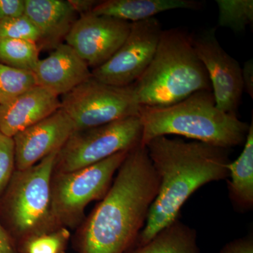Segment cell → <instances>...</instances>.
<instances>
[{
	"mask_svg": "<svg viewBox=\"0 0 253 253\" xmlns=\"http://www.w3.org/2000/svg\"><path fill=\"white\" fill-rule=\"evenodd\" d=\"M159 178L146 146L128 152L109 191L78 226L76 253H126L146 224Z\"/></svg>",
	"mask_w": 253,
	"mask_h": 253,
	"instance_id": "cell-1",
	"label": "cell"
},
{
	"mask_svg": "<svg viewBox=\"0 0 253 253\" xmlns=\"http://www.w3.org/2000/svg\"><path fill=\"white\" fill-rule=\"evenodd\" d=\"M159 178V189L136 242L144 244L179 219L191 195L206 184L229 176L227 149L158 136L144 145Z\"/></svg>",
	"mask_w": 253,
	"mask_h": 253,
	"instance_id": "cell-2",
	"label": "cell"
},
{
	"mask_svg": "<svg viewBox=\"0 0 253 253\" xmlns=\"http://www.w3.org/2000/svg\"><path fill=\"white\" fill-rule=\"evenodd\" d=\"M141 144L158 136L177 135L230 149L244 144L250 126L216 106L212 91H199L166 107L141 106Z\"/></svg>",
	"mask_w": 253,
	"mask_h": 253,
	"instance_id": "cell-3",
	"label": "cell"
},
{
	"mask_svg": "<svg viewBox=\"0 0 253 253\" xmlns=\"http://www.w3.org/2000/svg\"><path fill=\"white\" fill-rule=\"evenodd\" d=\"M138 104L166 107L199 91H212L192 37L179 28L163 31L151 63L132 84Z\"/></svg>",
	"mask_w": 253,
	"mask_h": 253,
	"instance_id": "cell-4",
	"label": "cell"
},
{
	"mask_svg": "<svg viewBox=\"0 0 253 253\" xmlns=\"http://www.w3.org/2000/svg\"><path fill=\"white\" fill-rule=\"evenodd\" d=\"M59 151L15 170L0 197V220L16 245L60 229L51 211V181Z\"/></svg>",
	"mask_w": 253,
	"mask_h": 253,
	"instance_id": "cell-5",
	"label": "cell"
},
{
	"mask_svg": "<svg viewBox=\"0 0 253 253\" xmlns=\"http://www.w3.org/2000/svg\"><path fill=\"white\" fill-rule=\"evenodd\" d=\"M129 151L72 172L53 173L51 211L59 228L69 229L80 226L85 218L86 206L104 197Z\"/></svg>",
	"mask_w": 253,
	"mask_h": 253,
	"instance_id": "cell-6",
	"label": "cell"
},
{
	"mask_svg": "<svg viewBox=\"0 0 253 253\" xmlns=\"http://www.w3.org/2000/svg\"><path fill=\"white\" fill-rule=\"evenodd\" d=\"M139 116H131L84 130L76 131L59 150L54 172L77 170L141 144Z\"/></svg>",
	"mask_w": 253,
	"mask_h": 253,
	"instance_id": "cell-7",
	"label": "cell"
},
{
	"mask_svg": "<svg viewBox=\"0 0 253 253\" xmlns=\"http://www.w3.org/2000/svg\"><path fill=\"white\" fill-rule=\"evenodd\" d=\"M60 99L61 109L71 118L75 131L139 116L141 107L136 101L132 84L110 85L93 77Z\"/></svg>",
	"mask_w": 253,
	"mask_h": 253,
	"instance_id": "cell-8",
	"label": "cell"
},
{
	"mask_svg": "<svg viewBox=\"0 0 253 253\" xmlns=\"http://www.w3.org/2000/svg\"><path fill=\"white\" fill-rule=\"evenodd\" d=\"M163 31L155 18L131 23L122 45L106 63L91 71L92 77L110 85H131L149 66Z\"/></svg>",
	"mask_w": 253,
	"mask_h": 253,
	"instance_id": "cell-9",
	"label": "cell"
},
{
	"mask_svg": "<svg viewBox=\"0 0 253 253\" xmlns=\"http://www.w3.org/2000/svg\"><path fill=\"white\" fill-rule=\"evenodd\" d=\"M191 37L196 54L207 71L216 106L223 112L236 116L244 93L242 68L221 47L215 28Z\"/></svg>",
	"mask_w": 253,
	"mask_h": 253,
	"instance_id": "cell-10",
	"label": "cell"
},
{
	"mask_svg": "<svg viewBox=\"0 0 253 253\" xmlns=\"http://www.w3.org/2000/svg\"><path fill=\"white\" fill-rule=\"evenodd\" d=\"M131 23L89 13L78 18L65 41L94 69L121 47L129 35Z\"/></svg>",
	"mask_w": 253,
	"mask_h": 253,
	"instance_id": "cell-11",
	"label": "cell"
},
{
	"mask_svg": "<svg viewBox=\"0 0 253 253\" xmlns=\"http://www.w3.org/2000/svg\"><path fill=\"white\" fill-rule=\"evenodd\" d=\"M75 131L71 118L62 109L20 131L14 141L16 170H24L59 151Z\"/></svg>",
	"mask_w": 253,
	"mask_h": 253,
	"instance_id": "cell-12",
	"label": "cell"
},
{
	"mask_svg": "<svg viewBox=\"0 0 253 253\" xmlns=\"http://www.w3.org/2000/svg\"><path fill=\"white\" fill-rule=\"evenodd\" d=\"M37 85L60 96L92 77L89 66L71 46L61 43L40 59L33 71Z\"/></svg>",
	"mask_w": 253,
	"mask_h": 253,
	"instance_id": "cell-13",
	"label": "cell"
},
{
	"mask_svg": "<svg viewBox=\"0 0 253 253\" xmlns=\"http://www.w3.org/2000/svg\"><path fill=\"white\" fill-rule=\"evenodd\" d=\"M61 99L36 86L6 104L0 105V131L14 137L61 109Z\"/></svg>",
	"mask_w": 253,
	"mask_h": 253,
	"instance_id": "cell-14",
	"label": "cell"
},
{
	"mask_svg": "<svg viewBox=\"0 0 253 253\" xmlns=\"http://www.w3.org/2000/svg\"><path fill=\"white\" fill-rule=\"evenodd\" d=\"M25 15L41 34V49L61 44L78 19L68 0H25Z\"/></svg>",
	"mask_w": 253,
	"mask_h": 253,
	"instance_id": "cell-15",
	"label": "cell"
},
{
	"mask_svg": "<svg viewBox=\"0 0 253 253\" xmlns=\"http://www.w3.org/2000/svg\"><path fill=\"white\" fill-rule=\"evenodd\" d=\"M201 7L202 3L194 0H106L99 1L91 13L136 23L154 18L164 11Z\"/></svg>",
	"mask_w": 253,
	"mask_h": 253,
	"instance_id": "cell-16",
	"label": "cell"
},
{
	"mask_svg": "<svg viewBox=\"0 0 253 253\" xmlns=\"http://www.w3.org/2000/svg\"><path fill=\"white\" fill-rule=\"evenodd\" d=\"M228 196L233 207L239 212L251 211L253 208V122L242 152L235 161L228 165Z\"/></svg>",
	"mask_w": 253,
	"mask_h": 253,
	"instance_id": "cell-17",
	"label": "cell"
},
{
	"mask_svg": "<svg viewBox=\"0 0 253 253\" xmlns=\"http://www.w3.org/2000/svg\"><path fill=\"white\" fill-rule=\"evenodd\" d=\"M126 253H200L197 233L179 219L144 244L134 243Z\"/></svg>",
	"mask_w": 253,
	"mask_h": 253,
	"instance_id": "cell-18",
	"label": "cell"
},
{
	"mask_svg": "<svg viewBox=\"0 0 253 253\" xmlns=\"http://www.w3.org/2000/svg\"><path fill=\"white\" fill-rule=\"evenodd\" d=\"M41 50L33 42L0 38V63L33 72L41 59Z\"/></svg>",
	"mask_w": 253,
	"mask_h": 253,
	"instance_id": "cell-19",
	"label": "cell"
},
{
	"mask_svg": "<svg viewBox=\"0 0 253 253\" xmlns=\"http://www.w3.org/2000/svg\"><path fill=\"white\" fill-rule=\"evenodd\" d=\"M218 24L235 33L246 31L253 22V0H217Z\"/></svg>",
	"mask_w": 253,
	"mask_h": 253,
	"instance_id": "cell-20",
	"label": "cell"
},
{
	"mask_svg": "<svg viewBox=\"0 0 253 253\" xmlns=\"http://www.w3.org/2000/svg\"><path fill=\"white\" fill-rule=\"evenodd\" d=\"M37 85L32 71L0 63V105L6 104Z\"/></svg>",
	"mask_w": 253,
	"mask_h": 253,
	"instance_id": "cell-21",
	"label": "cell"
},
{
	"mask_svg": "<svg viewBox=\"0 0 253 253\" xmlns=\"http://www.w3.org/2000/svg\"><path fill=\"white\" fill-rule=\"evenodd\" d=\"M71 234L69 229L60 228L57 230L36 236L21 246L23 253H61Z\"/></svg>",
	"mask_w": 253,
	"mask_h": 253,
	"instance_id": "cell-22",
	"label": "cell"
},
{
	"mask_svg": "<svg viewBox=\"0 0 253 253\" xmlns=\"http://www.w3.org/2000/svg\"><path fill=\"white\" fill-rule=\"evenodd\" d=\"M0 38L22 40L38 44L41 40L36 25L25 14L0 21Z\"/></svg>",
	"mask_w": 253,
	"mask_h": 253,
	"instance_id": "cell-23",
	"label": "cell"
},
{
	"mask_svg": "<svg viewBox=\"0 0 253 253\" xmlns=\"http://www.w3.org/2000/svg\"><path fill=\"white\" fill-rule=\"evenodd\" d=\"M16 170L14 141L0 131V197Z\"/></svg>",
	"mask_w": 253,
	"mask_h": 253,
	"instance_id": "cell-24",
	"label": "cell"
},
{
	"mask_svg": "<svg viewBox=\"0 0 253 253\" xmlns=\"http://www.w3.org/2000/svg\"><path fill=\"white\" fill-rule=\"evenodd\" d=\"M25 0H0V21L25 14Z\"/></svg>",
	"mask_w": 253,
	"mask_h": 253,
	"instance_id": "cell-25",
	"label": "cell"
},
{
	"mask_svg": "<svg viewBox=\"0 0 253 253\" xmlns=\"http://www.w3.org/2000/svg\"><path fill=\"white\" fill-rule=\"evenodd\" d=\"M219 253H253V234L229 241Z\"/></svg>",
	"mask_w": 253,
	"mask_h": 253,
	"instance_id": "cell-26",
	"label": "cell"
},
{
	"mask_svg": "<svg viewBox=\"0 0 253 253\" xmlns=\"http://www.w3.org/2000/svg\"><path fill=\"white\" fill-rule=\"evenodd\" d=\"M0 253H18L16 244L0 220Z\"/></svg>",
	"mask_w": 253,
	"mask_h": 253,
	"instance_id": "cell-27",
	"label": "cell"
},
{
	"mask_svg": "<svg viewBox=\"0 0 253 253\" xmlns=\"http://www.w3.org/2000/svg\"><path fill=\"white\" fill-rule=\"evenodd\" d=\"M242 81L244 91L253 98V61L250 59L242 68Z\"/></svg>",
	"mask_w": 253,
	"mask_h": 253,
	"instance_id": "cell-28",
	"label": "cell"
},
{
	"mask_svg": "<svg viewBox=\"0 0 253 253\" xmlns=\"http://www.w3.org/2000/svg\"><path fill=\"white\" fill-rule=\"evenodd\" d=\"M70 4L78 14L84 15L89 14L99 3L94 0H68Z\"/></svg>",
	"mask_w": 253,
	"mask_h": 253,
	"instance_id": "cell-29",
	"label": "cell"
}]
</instances>
